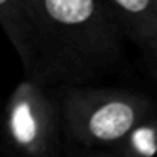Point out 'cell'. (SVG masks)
Returning a JSON list of instances; mask_svg holds the SVG:
<instances>
[{
	"label": "cell",
	"mask_w": 157,
	"mask_h": 157,
	"mask_svg": "<svg viewBox=\"0 0 157 157\" xmlns=\"http://www.w3.org/2000/svg\"><path fill=\"white\" fill-rule=\"evenodd\" d=\"M46 56L49 85H81L125 64L128 41L103 0H27Z\"/></svg>",
	"instance_id": "6da1fadb"
},
{
	"label": "cell",
	"mask_w": 157,
	"mask_h": 157,
	"mask_svg": "<svg viewBox=\"0 0 157 157\" xmlns=\"http://www.w3.org/2000/svg\"><path fill=\"white\" fill-rule=\"evenodd\" d=\"M154 113L150 96L125 88L63 85L61 128L64 154H110L135 123Z\"/></svg>",
	"instance_id": "7a4b0ae2"
},
{
	"label": "cell",
	"mask_w": 157,
	"mask_h": 157,
	"mask_svg": "<svg viewBox=\"0 0 157 157\" xmlns=\"http://www.w3.org/2000/svg\"><path fill=\"white\" fill-rule=\"evenodd\" d=\"M61 86L25 76L14 88L0 115V145L5 154L27 157L64 154Z\"/></svg>",
	"instance_id": "3957f363"
},
{
	"label": "cell",
	"mask_w": 157,
	"mask_h": 157,
	"mask_svg": "<svg viewBox=\"0 0 157 157\" xmlns=\"http://www.w3.org/2000/svg\"><path fill=\"white\" fill-rule=\"evenodd\" d=\"M0 25L21 59L24 75L48 83L44 48L27 0H0Z\"/></svg>",
	"instance_id": "277c9868"
},
{
	"label": "cell",
	"mask_w": 157,
	"mask_h": 157,
	"mask_svg": "<svg viewBox=\"0 0 157 157\" xmlns=\"http://www.w3.org/2000/svg\"><path fill=\"white\" fill-rule=\"evenodd\" d=\"M118 17L127 39L139 48L154 71L157 52L155 0H103Z\"/></svg>",
	"instance_id": "5b68a950"
},
{
	"label": "cell",
	"mask_w": 157,
	"mask_h": 157,
	"mask_svg": "<svg viewBox=\"0 0 157 157\" xmlns=\"http://www.w3.org/2000/svg\"><path fill=\"white\" fill-rule=\"evenodd\" d=\"M157 152V122L149 115L132 127L118 144L113 147L112 155L120 157H154Z\"/></svg>",
	"instance_id": "8992f818"
}]
</instances>
